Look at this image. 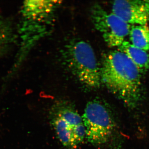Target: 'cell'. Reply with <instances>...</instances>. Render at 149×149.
<instances>
[{
    "instance_id": "cell-1",
    "label": "cell",
    "mask_w": 149,
    "mask_h": 149,
    "mask_svg": "<svg viewBox=\"0 0 149 149\" xmlns=\"http://www.w3.org/2000/svg\"><path fill=\"white\" fill-rule=\"evenodd\" d=\"M102 83L129 107H136L142 100L143 89L141 74L128 56L118 50L105 57L101 67Z\"/></svg>"
},
{
    "instance_id": "cell-2",
    "label": "cell",
    "mask_w": 149,
    "mask_h": 149,
    "mask_svg": "<svg viewBox=\"0 0 149 149\" xmlns=\"http://www.w3.org/2000/svg\"><path fill=\"white\" fill-rule=\"evenodd\" d=\"M62 58L67 69L83 87L94 90L102 84L101 67L91 45L73 40L64 46Z\"/></svg>"
},
{
    "instance_id": "cell-3",
    "label": "cell",
    "mask_w": 149,
    "mask_h": 149,
    "mask_svg": "<svg viewBox=\"0 0 149 149\" xmlns=\"http://www.w3.org/2000/svg\"><path fill=\"white\" fill-rule=\"evenodd\" d=\"M50 119L58 138L64 146L76 148L86 138L82 116L69 103L59 102L54 105Z\"/></svg>"
},
{
    "instance_id": "cell-4",
    "label": "cell",
    "mask_w": 149,
    "mask_h": 149,
    "mask_svg": "<svg viewBox=\"0 0 149 149\" xmlns=\"http://www.w3.org/2000/svg\"><path fill=\"white\" fill-rule=\"evenodd\" d=\"M82 117L88 142L98 146L109 141L115 126L111 112L106 104L97 99L91 101Z\"/></svg>"
},
{
    "instance_id": "cell-5",
    "label": "cell",
    "mask_w": 149,
    "mask_h": 149,
    "mask_svg": "<svg viewBox=\"0 0 149 149\" xmlns=\"http://www.w3.org/2000/svg\"><path fill=\"white\" fill-rule=\"evenodd\" d=\"M91 17L95 28L109 47H118L129 35L130 24L112 13H109L98 4L92 7Z\"/></svg>"
},
{
    "instance_id": "cell-6",
    "label": "cell",
    "mask_w": 149,
    "mask_h": 149,
    "mask_svg": "<svg viewBox=\"0 0 149 149\" xmlns=\"http://www.w3.org/2000/svg\"><path fill=\"white\" fill-rule=\"evenodd\" d=\"M112 13L129 24H147L149 22V1L118 0L112 3Z\"/></svg>"
},
{
    "instance_id": "cell-7",
    "label": "cell",
    "mask_w": 149,
    "mask_h": 149,
    "mask_svg": "<svg viewBox=\"0 0 149 149\" xmlns=\"http://www.w3.org/2000/svg\"><path fill=\"white\" fill-rule=\"evenodd\" d=\"M118 50L125 54L141 71L145 73L149 70V54L125 41L118 47Z\"/></svg>"
},
{
    "instance_id": "cell-8",
    "label": "cell",
    "mask_w": 149,
    "mask_h": 149,
    "mask_svg": "<svg viewBox=\"0 0 149 149\" xmlns=\"http://www.w3.org/2000/svg\"><path fill=\"white\" fill-rule=\"evenodd\" d=\"M129 35L132 45L146 52L149 50V27L147 24L133 25Z\"/></svg>"
},
{
    "instance_id": "cell-9",
    "label": "cell",
    "mask_w": 149,
    "mask_h": 149,
    "mask_svg": "<svg viewBox=\"0 0 149 149\" xmlns=\"http://www.w3.org/2000/svg\"><path fill=\"white\" fill-rule=\"evenodd\" d=\"M13 40L10 27L0 14V48L5 47Z\"/></svg>"
}]
</instances>
